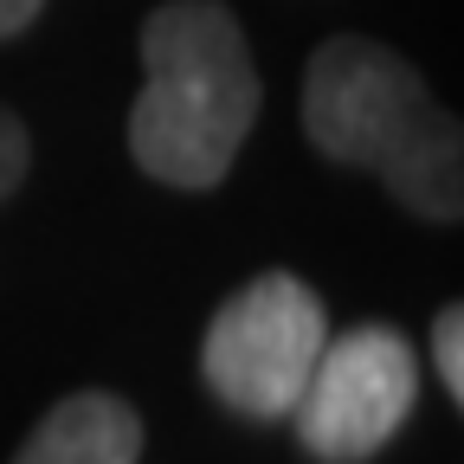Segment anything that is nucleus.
I'll return each mask as SVG.
<instances>
[{"label":"nucleus","mask_w":464,"mask_h":464,"mask_svg":"<svg viewBox=\"0 0 464 464\" xmlns=\"http://www.w3.org/2000/svg\"><path fill=\"white\" fill-rule=\"evenodd\" d=\"M258 65L226 0H161L142 20V97L130 103V155L149 181L207 194L258 123Z\"/></svg>","instance_id":"obj_1"},{"label":"nucleus","mask_w":464,"mask_h":464,"mask_svg":"<svg viewBox=\"0 0 464 464\" xmlns=\"http://www.w3.org/2000/svg\"><path fill=\"white\" fill-rule=\"evenodd\" d=\"M304 136L335 168H368L406 213L458 226L464 213V149L458 116L432 103L426 78L381 39H323L304 72Z\"/></svg>","instance_id":"obj_2"},{"label":"nucleus","mask_w":464,"mask_h":464,"mask_svg":"<svg viewBox=\"0 0 464 464\" xmlns=\"http://www.w3.org/2000/svg\"><path fill=\"white\" fill-rule=\"evenodd\" d=\"M323 342H329V310L316 284H304L297 271H265L213 310L200 342V374L226 413L271 426L290 420Z\"/></svg>","instance_id":"obj_3"},{"label":"nucleus","mask_w":464,"mask_h":464,"mask_svg":"<svg viewBox=\"0 0 464 464\" xmlns=\"http://www.w3.org/2000/svg\"><path fill=\"white\" fill-rule=\"evenodd\" d=\"M420 406V355L393 323H355L323 342V355L290 406L297 445L316 464H368L400 439Z\"/></svg>","instance_id":"obj_4"},{"label":"nucleus","mask_w":464,"mask_h":464,"mask_svg":"<svg viewBox=\"0 0 464 464\" xmlns=\"http://www.w3.org/2000/svg\"><path fill=\"white\" fill-rule=\"evenodd\" d=\"M136 458H142V413L103 387L65 393L14 451V464H136Z\"/></svg>","instance_id":"obj_5"},{"label":"nucleus","mask_w":464,"mask_h":464,"mask_svg":"<svg viewBox=\"0 0 464 464\" xmlns=\"http://www.w3.org/2000/svg\"><path fill=\"white\" fill-rule=\"evenodd\" d=\"M432 362H439V387L451 406H464V310L445 304L432 316Z\"/></svg>","instance_id":"obj_6"},{"label":"nucleus","mask_w":464,"mask_h":464,"mask_svg":"<svg viewBox=\"0 0 464 464\" xmlns=\"http://www.w3.org/2000/svg\"><path fill=\"white\" fill-rule=\"evenodd\" d=\"M26 168H33V136H26V123L0 103V200H7L20 181H26Z\"/></svg>","instance_id":"obj_7"},{"label":"nucleus","mask_w":464,"mask_h":464,"mask_svg":"<svg viewBox=\"0 0 464 464\" xmlns=\"http://www.w3.org/2000/svg\"><path fill=\"white\" fill-rule=\"evenodd\" d=\"M39 7H45V0H0V39L26 33V26L39 20Z\"/></svg>","instance_id":"obj_8"}]
</instances>
